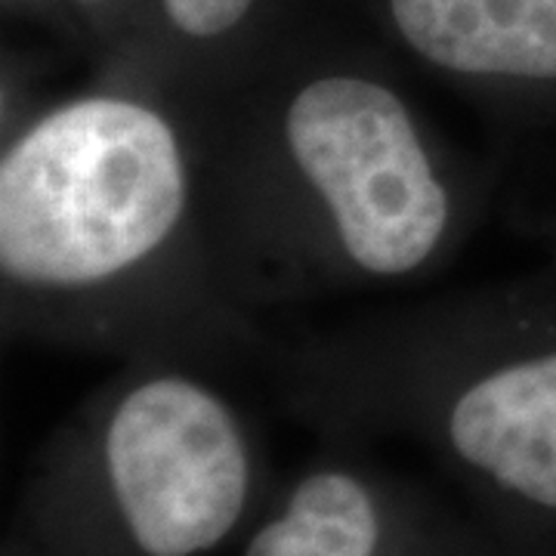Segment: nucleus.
I'll return each mask as SVG.
<instances>
[{"mask_svg":"<svg viewBox=\"0 0 556 556\" xmlns=\"http://www.w3.org/2000/svg\"><path fill=\"white\" fill-rule=\"evenodd\" d=\"M223 300L257 309L433 276L473 232L485 182L365 50L276 43L177 87Z\"/></svg>","mask_w":556,"mask_h":556,"instance_id":"obj_1","label":"nucleus"},{"mask_svg":"<svg viewBox=\"0 0 556 556\" xmlns=\"http://www.w3.org/2000/svg\"><path fill=\"white\" fill-rule=\"evenodd\" d=\"M0 300L7 334L127 358L254 328L217 288L174 84L102 60L87 87L3 124Z\"/></svg>","mask_w":556,"mask_h":556,"instance_id":"obj_2","label":"nucleus"},{"mask_svg":"<svg viewBox=\"0 0 556 556\" xmlns=\"http://www.w3.org/2000/svg\"><path fill=\"white\" fill-rule=\"evenodd\" d=\"M300 415L331 442H408L479 517L556 529V263L303 343Z\"/></svg>","mask_w":556,"mask_h":556,"instance_id":"obj_3","label":"nucleus"},{"mask_svg":"<svg viewBox=\"0 0 556 556\" xmlns=\"http://www.w3.org/2000/svg\"><path fill=\"white\" fill-rule=\"evenodd\" d=\"M260 452L192 356L127 358L35 457L3 556H211L257 517Z\"/></svg>","mask_w":556,"mask_h":556,"instance_id":"obj_4","label":"nucleus"},{"mask_svg":"<svg viewBox=\"0 0 556 556\" xmlns=\"http://www.w3.org/2000/svg\"><path fill=\"white\" fill-rule=\"evenodd\" d=\"M239 556H538L464 501L378 467L338 442L266 495Z\"/></svg>","mask_w":556,"mask_h":556,"instance_id":"obj_5","label":"nucleus"},{"mask_svg":"<svg viewBox=\"0 0 556 556\" xmlns=\"http://www.w3.org/2000/svg\"><path fill=\"white\" fill-rule=\"evenodd\" d=\"M387 35L439 78L556 118V0H368Z\"/></svg>","mask_w":556,"mask_h":556,"instance_id":"obj_6","label":"nucleus"},{"mask_svg":"<svg viewBox=\"0 0 556 556\" xmlns=\"http://www.w3.org/2000/svg\"><path fill=\"white\" fill-rule=\"evenodd\" d=\"M65 7H68L72 31H80L90 43L100 47V53H105L118 35V25L130 0H65Z\"/></svg>","mask_w":556,"mask_h":556,"instance_id":"obj_7","label":"nucleus"},{"mask_svg":"<svg viewBox=\"0 0 556 556\" xmlns=\"http://www.w3.org/2000/svg\"><path fill=\"white\" fill-rule=\"evenodd\" d=\"M3 10L13 16H28V20H56L62 22V28L72 31L65 0H3Z\"/></svg>","mask_w":556,"mask_h":556,"instance_id":"obj_8","label":"nucleus"}]
</instances>
